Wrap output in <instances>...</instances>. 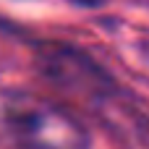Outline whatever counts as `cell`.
<instances>
[{
	"label": "cell",
	"mask_w": 149,
	"mask_h": 149,
	"mask_svg": "<svg viewBox=\"0 0 149 149\" xmlns=\"http://www.w3.org/2000/svg\"><path fill=\"white\" fill-rule=\"evenodd\" d=\"M3 123L21 149H89V131L65 107L29 92L3 100Z\"/></svg>",
	"instance_id": "cell-1"
}]
</instances>
